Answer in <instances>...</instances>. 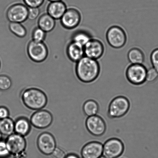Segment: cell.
<instances>
[{
	"label": "cell",
	"instance_id": "1",
	"mask_svg": "<svg viewBox=\"0 0 158 158\" xmlns=\"http://www.w3.org/2000/svg\"><path fill=\"white\" fill-rule=\"evenodd\" d=\"M100 73V65L97 60L84 56L77 62L76 73L83 83H93L98 78Z\"/></svg>",
	"mask_w": 158,
	"mask_h": 158
},
{
	"label": "cell",
	"instance_id": "2",
	"mask_svg": "<svg viewBox=\"0 0 158 158\" xmlns=\"http://www.w3.org/2000/svg\"><path fill=\"white\" fill-rule=\"evenodd\" d=\"M22 101L29 109L39 110L46 106L47 97L42 91L37 88H31L26 90L22 96Z\"/></svg>",
	"mask_w": 158,
	"mask_h": 158
},
{
	"label": "cell",
	"instance_id": "3",
	"mask_svg": "<svg viewBox=\"0 0 158 158\" xmlns=\"http://www.w3.org/2000/svg\"><path fill=\"white\" fill-rule=\"evenodd\" d=\"M130 108L131 103L127 98L121 95L117 96L108 104L106 114L110 118H120L127 114Z\"/></svg>",
	"mask_w": 158,
	"mask_h": 158
},
{
	"label": "cell",
	"instance_id": "4",
	"mask_svg": "<svg viewBox=\"0 0 158 158\" xmlns=\"http://www.w3.org/2000/svg\"><path fill=\"white\" fill-rule=\"evenodd\" d=\"M148 69L143 64H131L127 68L125 76L131 84L140 86L146 82Z\"/></svg>",
	"mask_w": 158,
	"mask_h": 158
},
{
	"label": "cell",
	"instance_id": "5",
	"mask_svg": "<svg viewBox=\"0 0 158 158\" xmlns=\"http://www.w3.org/2000/svg\"><path fill=\"white\" fill-rule=\"evenodd\" d=\"M106 36L108 44L114 48H121L127 43L126 32L120 26H111L107 31Z\"/></svg>",
	"mask_w": 158,
	"mask_h": 158
},
{
	"label": "cell",
	"instance_id": "6",
	"mask_svg": "<svg viewBox=\"0 0 158 158\" xmlns=\"http://www.w3.org/2000/svg\"><path fill=\"white\" fill-rule=\"evenodd\" d=\"M85 126L90 135L96 137H101L106 131V122L98 114L87 117L85 120Z\"/></svg>",
	"mask_w": 158,
	"mask_h": 158
},
{
	"label": "cell",
	"instance_id": "7",
	"mask_svg": "<svg viewBox=\"0 0 158 158\" xmlns=\"http://www.w3.org/2000/svg\"><path fill=\"white\" fill-rule=\"evenodd\" d=\"M27 52L31 59L36 63L44 61L48 55L47 46L43 42H37L33 40L28 44Z\"/></svg>",
	"mask_w": 158,
	"mask_h": 158
},
{
	"label": "cell",
	"instance_id": "8",
	"mask_svg": "<svg viewBox=\"0 0 158 158\" xmlns=\"http://www.w3.org/2000/svg\"><path fill=\"white\" fill-rule=\"evenodd\" d=\"M124 145L117 138H110L103 143V156L106 158H118L123 154Z\"/></svg>",
	"mask_w": 158,
	"mask_h": 158
},
{
	"label": "cell",
	"instance_id": "9",
	"mask_svg": "<svg viewBox=\"0 0 158 158\" xmlns=\"http://www.w3.org/2000/svg\"><path fill=\"white\" fill-rule=\"evenodd\" d=\"M28 8L22 4L13 5L9 8L6 12V16L10 23H22L28 19Z\"/></svg>",
	"mask_w": 158,
	"mask_h": 158
},
{
	"label": "cell",
	"instance_id": "10",
	"mask_svg": "<svg viewBox=\"0 0 158 158\" xmlns=\"http://www.w3.org/2000/svg\"><path fill=\"white\" fill-rule=\"evenodd\" d=\"M6 142L10 154L20 155L26 149V142L24 137L16 133L8 136Z\"/></svg>",
	"mask_w": 158,
	"mask_h": 158
},
{
	"label": "cell",
	"instance_id": "11",
	"mask_svg": "<svg viewBox=\"0 0 158 158\" xmlns=\"http://www.w3.org/2000/svg\"><path fill=\"white\" fill-rule=\"evenodd\" d=\"M85 56L98 60L103 56L105 47L103 43L97 39L91 38L84 46Z\"/></svg>",
	"mask_w": 158,
	"mask_h": 158
},
{
	"label": "cell",
	"instance_id": "12",
	"mask_svg": "<svg viewBox=\"0 0 158 158\" xmlns=\"http://www.w3.org/2000/svg\"><path fill=\"white\" fill-rule=\"evenodd\" d=\"M37 145L40 152L46 155L52 154L56 148L55 138L48 132L43 133L39 136Z\"/></svg>",
	"mask_w": 158,
	"mask_h": 158
},
{
	"label": "cell",
	"instance_id": "13",
	"mask_svg": "<svg viewBox=\"0 0 158 158\" xmlns=\"http://www.w3.org/2000/svg\"><path fill=\"white\" fill-rule=\"evenodd\" d=\"M52 120L53 117L49 111L40 110L32 114L31 117L30 122L35 128L44 129L52 124Z\"/></svg>",
	"mask_w": 158,
	"mask_h": 158
},
{
	"label": "cell",
	"instance_id": "14",
	"mask_svg": "<svg viewBox=\"0 0 158 158\" xmlns=\"http://www.w3.org/2000/svg\"><path fill=\"white\" fill-rule=\"evenodd\" d=\"M81 20L80 12L76 9L71 8L65 12L61 19L62 25L66 29L75 28L80 24Z\"/></svg>",
	"mask_w": 158,
	"mask_h": 158
},
{
	"label": "cell",
	"instance_id": "15",
	"mask_svg": "<svg viewBox=\"0 0 158 158\" xmlns=\"http://www.w3.org/2000/svg\"><path fill=\"white\" fill-rule=\"evenodd\" d=\"M103 143L91 141L85 144L81 150L82 158H99L103 156Z\"/></svg>",
	"mask_w": 158,
	"mask_h": 158
},
{
	"label": "cell",
	"instance_id": "16",
	"mask_svg": "<svg viewBox=\"0 0 158 158\" xmlns=\"http://www.w3.org/2000/svg\"><path fill=\"white\" fill-rule=\"evenodd\" d=\"M66 52L69 59L74 62L77 63L85 56L84 46L73 41L68 45Z\"/></svg>",
	"mask_w": 158,
	"mask_h": 158
},
{
	"label": "cell",
	"instance_id": "17",
	"mask_svg": "<svg viewBox=\"0 0 158 158\" xmlns=\"http://www.w3.org/2000/svg\"><path fill=\"white\" fill-rule=\"evenodd\" d=\"M66 10L65 4L62 1L51 2L47 8L48 14L55 19H61Z\"/></svg>",
	"mask_w": 158,
	"mask_h": 158
},
{
	"label": "cell",
	"instance_id": "18",
	"mask_svg": "<svg viewBox=\"0 0 158 158\" xmlns=\"http://www.w3.org/2000/svg\"><path fill=\"white\" fill-rule=\"evenodd\" d=\"M55 25V19L48 14L43 15L39 19L38 27L46 32L52 31Z\"/></svg>",
	"mask_w": 158,
	"mask_h": 158
},
{
	"label": "cell",
	"instance_id": "19",
	"mask_svg": "<svg viewBox=\"0 0 158 158\" xmlns=\"http://www.w3.org/2000/svg\"><path fill=\"white\" fill-rule=\"evenodd\" d=\"M31 130L30 122L25 118L17 119L15 123V131L17 134L24 137L29 134Z\"/></svg>",
	"mask_w": 158,
	"mask_h": 158
},
{
	"label": "cell",
	"instance_id": "20",
	"mask_svg": "<svg viewBox=\"0 0 158 158\" xmlns=\"http://www.w3.org/2000/svg\"><path fill=\"white\" fill-rule=\"evenodd\" d=\"M100 106L96 100L88 99L84 102L83 105L84 114L87 117L97 115L98 114Z\"/></svg>",
	"mask_w": 158,
	"mask_h": 158
},
{
	"label": "cell",
	"instance_id": "21",
	"mask_svg": "<svg viewBox=\"0 0 158 158\" xmlns=\"http://www.w3.org/2000/svg\"><path fill=\"white\" fill-rule=\"evenodd\" d=\"M127 57L131 64H143L145 55L143 51L138 48L131 49L128 52Z\"/></svg>",
	"mask_w": 158,
	"mask_h": 158
},
{
	"label": "cell",
	"instance_id": "22",
	"mask_svg": "<svg viewBox=\"0 0 158 158\" xmlns=\"http://www.w3.org/2000/svg\"><path fill=\"white\" fill-rule=\"evenodd\" d=\"M15 123L10 118L0 120V132L6 136L11 135L15 131Z\"/></svg>",
	"mask_w": 158,
	"mask_h": 158
},
{
	"label": "cell",
	"instance_id": "23",
	"mask_svg": "<svg viewBox=\"0 0 158 158\" xmlns=\"http://www.w3.org/2000/svg\"><path fill=\"white\" fill-rule=\"evenodd\" d=\"M91 38V35L88 32L80 30L76 32L72 35V41L84 46Z\"/></svg>",
	"mask_w": 158,
	"mask_h": 158
},
{
	"label": "cell",
	"instance_id": "24",
	"mask_svg": "<svg viewBox=\"0 0 158 158\" xmlns=\"http://www.w3.org/2000/svg\"><path fill=\"white\" fill-rule=\"evenodd\" d=\"M9 29L12 33L20 38H24L27 35V31L21 23H10Z\"/></svg>",
	"mask_w": 158,
	"mask_h": 158
},
{
	"label": "cell",
	"instance_id": "25",
	"mask_svg": "<svg viewBox=\"0 0 158 158\" xmlns=\"http://www.w3.org/2000/svg\"><path fill=\"white\" fill-rule=\"evenodd\" d=\"M46 37V32L39 27L34 29L32 33V40L37 42H43Z\"/></svg>",
	"mask_w": 158,
	"mask_h": 158
},
{
	"label": "cell",
	"instance_id": "26",
	"mask_svg": "<svg viewBox=\"0 0 158 158\" xmlns=\"http://www.w3.org/2000/svg\"><path fill=\"white\" fill-rule=\"evenodd\" d=\"M12 86V81L9 77L5 75H0V90L6 91Z\"/></svg>",
	"mask_w": 158,
	"mask_h": 158
},
{
	"label": "cell",
	"instance_id": "27",
	"mask_svg": "<svg viewBox=\"0 0 158 158\" xmlns=\"http://www.w3.org/2000/svg\"><path fill=\"white\" fill-rule=\"evenodd\" d=\"M158 78V73L154 68L152 67L148 69L146 75V82L152 83Z\"/></svg>",
	"mask_w": 158,
	"mask_h": 158
},
{
	"label": "cell",
	"instance_id": "28",
	"mask_svg": "<svg viewBox=\"0 0 158 158\" xmlns=\"http://www.w3.org/2000/svg\"><path fill=\"white\" fill-rule=\"evenodd\" d=\"M10 155L6 141L0 140V158H7Z\"/></svg>",
	"mask_w": 158,
	"mask_h": 158
},
{
	"label": "cell",
	"instance_id": "29",
	"mask_svg": "<svg viewBox=\"0 0 158 158\" xmlns=\"http://www.w3.org/2000/svg\"><path fill=\"white\" fill-rule=\"evenodd\" d=\"M151 61L152 67L158 73V48L154 49L151 55Z\"/></svg>",
	"mask_w": 158,
	"mask_h": 158
},
{
	"label": "cell",
	"instance_id": "30",
	"mask_svg": "<svg viewBox=\"0 0 158 158\" xmlns=\"http://www.w3.org/2000/svg\"><path fill=\"white\" fill-rule=\"evenodd\" d=\"M40 14L39 8L38 7H29L28 19L30 20H34L38 18Z\"/></svg>",
	"mask_w": 158,
	"mask_h": 158
},
{
	"label": "cell",
	"instance_id": "31",
	"mask_svg": "<svg viewBox=\"0 0 158 158\" xmlns=\"http://www.w3.org/2000/svg\"><path fill=\"white\" fill-rule=\"evenodd\" d=\"M26 6L29 7L39 8L43 4L44 0H23Z\"/></svg>",
	"mask_w": 158,
	"mask_h": 158
},
{
	"label": "cell",
	"instance_id": "32",
	"mask_svg": "<svg viewBox=\"0 0 158 158\" xmlns=\"http://www.w3.org/2000/svg\"><path fill=\"white\" fill-rule=\"evenodd\" d=\"M52 154L55 158H65L66 156L64 152L59 148H56Z\"/></svg>",
	"mask_w": 158,
	"mask_h": 158
},
{
	"label": "cell",
	"instance_id": "33",
	"mask_svg": "<svg viewBox=\"0 0 158 158\" xmlns=\"http://www.w3.org/2000/svg\"><path fill=\"white\" fill-rule=\"evenodd\" d=\"M9 111L7 108L4 106H0V120L9 117Z\"/></svg>",
	"mask_w": 158,
	"mask_h": 158
},
{
	"label": "cell",
	"instance_id": "34",
	"mask_svg": "<svg viewBox=\"0 0 158 158\" xmlns=\"http://www.w3.org/2000/svg\"><path fill=\"white\" fill-rule=\"evenodd\" d=\"M65 158H80L77 155L71 154L66 156Z\"/></svg>",
	"mask_w": 158,
	"mask_h": 158
},
{
	"label": "cell",
	"instance_id": "35",
	"mask_svg": "<svg viewBox=\"0 0 158 158\" xmlns=\"http://www.w3.org/2000/svg\"><path fill=\"white\" fill-rule=\"evenodd\" d=\"M50 1L51 2H57V1H61L62 0H48Z\"/></svg>",
	"mask_w": 158,
	"mask_h": 158
},
{
	"label": "cell",
	"instance_id": "36",
	"mask_svg": "<svg viewBox=\"0 0 158 158\" xmlns=\"http://www.w3.org/2000/svg\"><path fill=\"white\" fill-rule=\"evenodd\" d=\"M2 134L1 132H0V140L2 139Z\"/></svg>",
	"mask_w": 158,
	"mask_h": 158
},
{
	"label": "cell",
	"instance_id": "37",
	"mask_svg": "<svg viewBox=\"0 0 158 158\" xmlns=\"http://www.w3.org/2000/svg\"><path fill=\"white\" fill-rule=\"evenodd\" d=\"M99 158H106L104 157V156H101V157H100Z\"/></svg>",
	"mask_w": 158,
	"mask_h": 158
},
{
	"label": "cell",
	"instance_id": "38",
	"mask_svg": "<svg viewBox=\"0 0 158 158\" xmlns=\"http://www.w3.org/2000/svg\"><path fill=\"white\" fill-rule=\"evenodd\" d=\"M0 66H1V62H0Z\"/></svg>",
	"mask_w": 158,
	"mask_h": 158
}]
</instances>
